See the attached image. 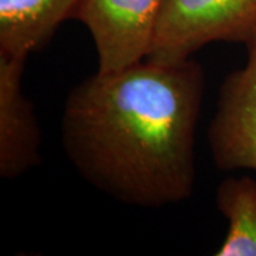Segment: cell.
I'll use <instances>...</instances> for the list:
<instances>
[{
	"mask_svg": "<svg viewBox=\"0 0 256 256\" xmlns=\"http://www.w3.org/2000/svg\"><path fill=\"white\" fill-rule=\"evenodd\" d=\"M205 72L195 58L97 72L64 102L62 146L77 172L112 200L164 208L190 200Z\"/></svg>",
	"mask_w": 256,
	"mask_h": 256,
	"instance_id": "obj_1",
	"label": "cell"
},
{
	"mask_svg": "<svg viewBox=\"0 0 256 256\" xmlns=\"http://www.w3.org/2000/svg\"><path fill=\"white\" fill-rule=\"evenodd\" d=\"M256 36V0H164L146 60L172 64L215 42L246 44Z\"/></svg>",
	"mask_w": 256,
	"mask_h": 256,
	"instance_id": "obj_2",
	"label": "cell"
},
{
	"mask_svg": "<svg viewBox=\"0 0 256 256\" xmlns=\"http://www.w3.org/2000/svg\"><path fill=\"white\" fill-rule=\"evenodd\" d=\"M164 0H82L74 12L88 30L97 72H120L148 58Z\"/></svg>",
	"mask_w": 256,
	"mask_h": 256,
	"instance_id": "obj_3",
	"label": "cell"
},
{
	"mask_svg": "<svg viewBox=\"0 0 256 256\" xmlns=\"http://www.w3.org/2000/svg\"><path fill=\"white\" fill-rule=\"evenodd\" d=\"M245 47L246 63L224 78L206 131L214 164L226 172H256V36Z\"/></svg>",
	"mask_w": 256,
	"mask_h": 256,
	"instance_id": "obj_4",
	"label": "cell"
},
{
	"mask_svg": "<svg viewBox=\"0 0 256 256\" xmlns=\"http://www.w3.org/2000/svg\"><path fill=\"white\" fill-rule=\"evenodd\" d=\"M28 58L0 53V176L16 180L40 164L42 130L23 92Z\"/></svg>",
	"mask_w": 256,
	"mask_h": 256,
	"instance_id": "obj_5",
	"label": "cell"
},
{
	"mask_svg": "<svg viewBox=\"0 0 256 256\" xmlns=\"http://www.w3.org/2000/svg\"><path fill=\"white\" fill-rule=\"evenodd\" d=\"M82 0H0V53L28 58L73 20Z\"/></svg>",
	"mask_w": 256,
	"mask_h": 256,
	"instance_id": "obj_6",
	"label": "cell"
},
{
	"mask_svg": "<svg viewBox=\"0 0 256 256\" xmlns=\"http://www.w3.org/2000/svg\"><path fill=\"white\" fill-rule=\"evenodd\" d=\"M216 208L228 232L216 256H256V180L229 176L216 188Z\"/></svg>",
	"mask_w": 256,
	"mask_h": 256,
	"instance_id": "obj_7",
	"label": "cell"
}]
</instances>
